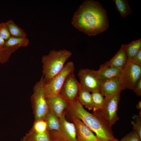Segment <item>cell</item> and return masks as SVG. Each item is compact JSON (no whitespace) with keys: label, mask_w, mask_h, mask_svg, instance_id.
I'll return each mask as SVG.
<instances>
[{"label":"cell","mask_w":141,"mask_h":141,"mask_svg":"<svg viewBox=\"0 0 141 141\" xmlns=\"http://www.w3.org/2000/svg\"><path fill=\"white\" fill-rule=\"evenodd\" d=\"M29 41L26 37H11L5 42L4 46L8 48L14 50L22 46H27Z\"/></svg>","instance_id":"obj_18"},{"label":"cell","mask_w":141,"mask_h":141,"mask_svg":"<svg viewBox=\"0 0 141 141\" xmlns=\"http://www.w3.org/2000/svg\"><path fill=\"white\" fill-rule=\"evenodd\" d=\"M136 107L137 109L140 110L141 109V101L138 102L136 106Z\"/></svg>","instance_id":"obj_32"},{"label":"cell","mask_w":141,"mask_h":141,"mask_svg":"<svg viewBox=\"0 0 141 141\" xmlns=\"http://www.w3.org/2000/svg\"><path fill=\"white\" fill-rule=\"evenodd\" d=\"M120 98V93L111 97H105L103 107L99 110L102 117L111 127L119 119L117 112Z\"/></svg>","instance_id":"obj_9"},{"label":"cell","mask_w":141,"mask_h":141,"mask_svg":"<svg viewBox=\"0 0 141 141\" xmlns=\"http://www.w3.org/2000/svg\"><path fill=\"white\" fill-rule=\"evenodd\" d=\"M127 61L124 44H122L120 50L109 61L105 62L111 66L122 69Z\"/></svg>","instance_id":"obj_15"},{"label":"cell","mask_w":141,"mask_h":141,"mask_svg":"<svg viewBox=\"0 0 141 141\" xmlns=\"http://www.w3.org/2000/svg\"><path fill=\"white\" fill-rule=\"evenodd\" d=\"M46 99L49 110L53 112L58 117H60L67 108L68 102L59 94L46 97Z\"/></svg>","instance_id":"obj_13"},{"label":"cell","mask_w":141,"mask_h":141,"mask_svg":"<svg viewBox=\"0 0 141 141\" xmlns=\"http://www.w3.org/2000/svg\"><path fill=\"white\" fill-rule=\"evenodd\" d=\"M72 119L78 141H98L93 132L80 119L74 117Z\"/></svg>","instance_id":"obj_12"},{"label":"cell","mask_w":141,"mask_h":141,"mask_svg":"<svg viewBox=\"0 0 141 141\" xmlns=\"http://www.w3.org/2000/svg\"><path fill=\"white\" fill-rule=\"evenodd\" d=\"M107 141H120V140H119L118 139L116 138H114L113 139L108 140Z\"/></svg>","instance_id":"obj_33"},{"label":"cell","mask_w":141,"mask_h":141,"mask_svg":"<svg viewBox=\"0 0 141 141\" xmlns=\"http://www.w3.org/2000/svg\"><path fill=\"white\" fill-rule=\"evenodd\" d=\"M24 138L27 141H51L48 130L37 132L32 130Z\"/></svg>","instance_id":"obj_20"},{"label":"cell","mask_w":141,"mask_h":141,"mask_svg":"<svg viewBox=\"0 0 141 141\" xmlns=\"http://www.w3.org/2000/svg\"><path fill=\"white\" fill-rule=\"evenodd\" d=\"M131 61L135 64L141 67V50Z\"/></svg>","instance_id":"obj_29"},{"label":"cell","mask_w":141,"mask_h":141,"mask_svg":"<svg viewBox=\"0 0 141 141\" xmlns=\"http://www.w3.org/2000/svg\"><path fill=\"white\" fill-rule=\"evenodd\" d=\"M77 99L83 106L84 105L89 110L93 109V105L91 94L88 91L82 87L80 84Z\"/></svg>","instance_id":"obj_16"},{"label":"cell","mask_w":141,"mask_h":141,"mask_svg":"<svg viewBox=\"0 0 141 141\" xmlns=\"http://www.w3.org/2000/svg\"><path fill=\"white\" fill-rule=\"evenodd\" d=\"M45 120L46 121L48 131H56L61 128V124L59 118L52 111L50 110Z\"/></svg>","instance_id":"obj_19"},{"label":"cell","mask_w":141,"mask_h":141,"mask_svg":"<svg viewBox=\"0 0 141 141\" xmlns=\"http://www.w3.org/2000/svg\"><path fill=\"white\" fill-rule=\"evenodd\" d=\"M6 26L12 37H26V33L16 25L12 21H7Z\"/></svg>","instance_id":"obj_22"},{"label":"cell","mask_w":141,"mask_h":141,"mask_svg":"<svg viewBox=\"0 0 141 141\" xmlns=\"http://www.w3.org/2000/svg\"><path fill=\"white\" fill-rule=\"evenodd\" d=\"M7 22H2L0 24V29L7 25ZM9 56L8 51L4 46L0 47V60L7 58Z\"/></svg>","instance_id":"obj_27"},{"label":"cell","mask_w":141,"mask_h":141,"mask_svg":"<svg viewBox=\"0 0 141 141\" xmlns=\"http://www.w3.org/2000/svg\"><path fill=\"white\" fill-rule=\"evenodd\" d=\"M122 69L107 64L106 62L101 65L98 70L101 79L120 77Z\"/></svg>","instance_id":"obj_14"},{"label":"cell","mask_w":141,"mask_h":141,"mask_svg":"<svg viewBox=\"0 0 141 141\" xmlns=\"http://www.w3.org/2000/svg\"><path fill=\"white\" fill-rule=\"evenodd\" d=\"M120 141H141V138L133 131L126 134Z\"/></svg>","instance_id":"obj_26"},{"label":"cell","mask_w":141,"mask_h":141,"mask_svg":"<svg viewBox=\"0 0 141 141\" xmlns=\"http://www.w3.org/2000/svg\"><path fill=\"white\" fill-rule=\"evenodd\" d=\"M32 130L37 132H42L47 131L48 130L46 121L42 119L35 120Z\"/></svg>","instance_id":"obj_25"},{"label":"cell","mask_w":141,"mask_h":141,"mask_svg":"<svg viewBox=\"0 0 141 141\" xmlns=\"http://www.w3.org/2000/svg\"><path fill=\"white\" fill-rule=\"evenodd\" d=\"M44 83L42 76L34 88L32 101L35 120H45L49 111L45 94Z\"/></svg>","instance_id":"obj_4"},{"label":"cell","mask_w":141,"mask_h":141,"mask_svg":"<svg viewBox=\"0 0 141 141\" xmlns=\"http://www.w3.org/2000/svg\"><path fill=\"white\" fill-rule=\"evenodd\" d=\"M123 90L120 77L101 79L100 92L105 97L120 94Z\"/></svg>","instance_id":"obj_11"},{"label":"cell","mask_w":141,"mask_h":141,"mask_svg":"<svg viewBox=\"0 0 141 141\" xmlns=\"http://www.w3.org/2000/svg\"><path fill=\"white\" fill-rule=\"evenodd\" d=\"M91 95L93 105V111L101 110L104 103V96L99 92H92Z\"/></svg>","instance_id":"obj_23"},{"label":"cell","mask_w":141,"mask_h":141,"mask_svg":"<svg viewBox=\"0 0 141 141\" xmlns=\"http://www.w3.org/2000/svg\"><path fill=\"white\" fill-rule=\"evenodd\" d=\"M10 35L6 25L0 29V37L5 40H8L11 37Z\"/></svg>","instance_id":"obj_28"},{"label":"cell","mask_w":141,"mask_h":141,"mask_svg":"<svg viewBox=\"0 0 141 141\" xmlns=\"http://www.w3.org/2000/svg\"><path fill=\"white\" fill-rule=\"evenodd\" d=\"M72 23L76 29L89 36L102 33L109 26L106 10L98 2L86 0L75 12Z\"/></svg>","instance_id":"obj_1"},{"label":"cell","mask_w":141,"mask_h":141,"mask_svg":"<svg viewBox=\"0 0 141 141\" xmlns=\"http://www.w3.org/2000/svg\"><path fill=\"white\" fill-rule=\"evenodd\" d=\"M127 60L131 61L141 50V39L124 44Z\"/></svg>","instance_id":"obj_17"},{"label":"cell","mask_w":141,"mask_h":141,"mask_svg":"<svg viewBox=\"0 0 141 141\" xmlns=\"http://www.w3.org/2000/svg\"><path fill=\"white\" fill-rule=\"evenodd\" d=\"M67 108L73 116L80 119L96 134L98 141L114 138L111 126L104 120L99 110L91 113L84 108L78 99L68 102Z\"/></svg>","instance_id":"obj_2"},{"label":"cell","mask_w":141,"mask_h":141,"mask_svg":"<svg viewBox=\"0 0 141 141\" xmlns=\"http://www.w3.org/2000/svg\"><path fill=\"white\" fill-rule=\"evenodd\" d=\"M141 77V67L131 61L127 60L122 69L120 76L122 84L124 89L134 91L136 84Z\"/></svg>","instance_id":"obj_7"},{"label":"cell","mask_w":141,"mask_h":141,"mask_svg":"<svg viewBox=\"0 0 141 141\" xmlns=\"http://www.w3.org/2000/svg\"><path fill=\"white\" fill-rule=\"evenodd\" d=\"M74 72L71 73L67 76L59 94L67 102L77 99L79 93V83Z\"/></svg>","instance_id":"obj_10"},{"label":"cell","mask_w":141,"mask_h":141,"mask_svg":"<svg viewBox=\"0 0 141 141\" xmlns=\"http://www.w3.org/2000/svg\"><path fill=\"white\" fill-rule=\"evenodd\" d=\"M72 53L65 49L52 50L42 58L43 77L45 83L49 81L62 69Z\"/></svg>","instance_id":"obj_3"},{"label":"cell","mask_w":141,"mask_h":141,"mask_svg":"<svg viewBox=\"0 0 141 141\" xmlns=\"http://www.w3.org/2000/svg\"><path fill=\"white\" fill-rule=\"evenodd\" d=\"M116 8L122 18H124L132 12L127 0H114Z\"/></svg>","instance_id":"obj_21"},{"label":"cell","mask_w":141,"mask_h":141,"mask_svg":"<svg viewBox=\"0 0 141 141\" xmlns=\"http://www.w3.org/2000/svg\"><path fill=\"white\" fill-rule=\"evenodd\" d=\"M132 118L133 120L131 121V124L133 126V131L141 138V116L134 114Z\"/></svg>","instance_id":"obj_24"},{"label":"cell","mask_w":141,"mask_h":141,"mask_svg":"<svg viewBox=\"0 0 141 141\" xmlns=\"http://www.w3.org/2000/svg\"><path fill=\"white\" fill-rule=\"evenodd\" d=\"M51 141H53L52 140H51Z\"/></svg>","instance_id":"obj_35"},{"label":"cell","mask_w":141,"mask_h":141,"mask_svg":"<svg viewBox=\"0 0 141 141\" xmlns=\"http://www.w3.org/2000/svg\"><path fill=\"white\" fill-rule=\"evenodd\" d=\"M78 75L82 87L90 92H100L101 79L98 70L82 68L79 70Z\"/></svg>","instance_id":"obj_6"},{"label":"cell","mask_w":141,"mask_h":141,"mask_svg":"<svg viewBox=\"0 0 141 141\" xmlns=\"http://www.w3.org/2000/svg\"><path fill=\"white\" fill-rule=\"evenodd\" d=\"M5 40L0 37V47L3 46L5 44Z\"/></svg>","instance_id":"obj_31"},{"label":"cell","mask_w":141,"mask_h":141,"mask_svg":"<svg viewBox=\"0 0 141 141\" xmlns=\"http://www.w3.org/2000/svg\"><path fill=\"white\" fill-rule=\"evenodd\" d=\"M59 118L61 124L60 129L56 131H48L51 139L53 141H78L74 123L67 121L64 113Z\"/></svg>","instance_id":"obj_8"},{"label":"cell","mask_w":141,"mask_h":141,"mask_svg":"<svg viewBox=\"0 0 141 141\" xmlns=\"http://www.w3.org/2000/svg\"><path fill=\"white\" fill-rule=\"evenodd\" d=\"M134 91L137 96L138 97L141 96V77L140 78L137 82Z\"/></svg>","instance_id":"obj_30"},{"label":"cell","mask_w":141,"mask_h":141,"mask_svg":"<svg viewBox=\"0 0 141 141\" xmlns=\"http://www.w3.org/2000/svg\"><path fill=\"white\" fill-rule=\"evenodd\" d=\"M21 141H27L24 137L21 140Z\"/></svg>","instance_id":"obj_34"},{"label":"cell","mask_w":141,"mask_h":141,"mask_svg":"<svg viewBox=\"0 0 141 141\" xmlns=\"http://www.w3.org/2000/svg\"><path fill=\"white\" fill-rule=\"evenodd\" d=\"M75 66L73 62L65 64L62 69L49 81L44 83V90L46 97L59 94L61 88L67 76L74 72Z\"/></svg>","instance_id":"obj_5"}]
</instances>
